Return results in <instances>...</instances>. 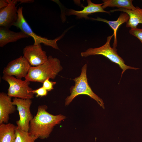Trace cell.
Segmentation results:
<instances>
[{
  "mask_svg": "<svg viewBox=\"0 0 142 142\" xmlns=\"http://www.w3.org/2000/svg\"><path fill=\"white\" fill-rule=\"evenodd\" d=\"M49 78L46 80L43 83V87L47 91H49L53 89V86L56 83L55 82L51 81Z\"/></svg>",
  "mask_w": 142,
  "mask_h": 142,
  "instance_id": "21",
  "label": "cell"
},
{
  "mask_svg": "<svg viewBox=\"0 0 142 142\" xmlns=\"http://www.w3.org/2000/svg\"><path fill=\"white\" fill-rule=\"evenodd\" d=\"M113 36V34L108 37L106 43L103 46L98 48H89L85 52H81V55L82 57H85L97 55H102L106 57L111 62L118 64L122 69L121 78L123 74L127 69L137 70L139 68L129 66L125 64L124 61L117 53V49L111 47L110 43Z\"/></svg>",
  "mask_w": 142,
  "mask_h": 142,
  "instance_id": "4",
  "label": "cell"
},
{
  "mask_svg": "<svg viewBox=\"0 0 142 142\" xmlns=\"http://www.w3.org/2000/svg\"><path fill=\"white\" fill-rule=\"evenodd\" d=\"M23 53V57L32 66H38L45 63L48 59L46 52L42 50L40 44L26 46Z\"/></svg>",
  "mask_w": 142,
  "mask_h": 142,
  "instance_id": "9",
  "label": "cell"
},
{
  "mask_svg": "<svg viewBox=\"0 0 142 142\" xmlns=\"http://www.w3.org/2000/svg\"><path fill=\"white\" fill-rule=\"evenodd\" d=\"M13 104L17 106L20 119L16 121L17 126L22 130L28 132L29 123L33 118L30 110L32 103L31 99H22L15 98Z\"/></svg>",
  "mask_w": 142,
  "mask_h": 142,
  "instance_id": "7",
  "label": "cell"
},
{
  "mask_svg": "<svg viewBox=\"0 0 142 142\" xmlns=\"http://www.w3.org/2000/svg\"><path fill=\"white\" fill-rule=\"evenodd\" d=\"M103 8L108 7H116L118 8H123L133 10L136 7H134L132 3V0H103Z\"/></svg>",
  "mask_w": 142,
  "mask_h": 142,
  "instance_id": "17",
  "label": "cell"
},
{
  "mask_svg": "<svg viewBox=\"0 0 142 142\" xmlns=\"http://www.w3.org/2000/svg\"><path fill=\"white\" fill-rule=\"evenodd\" d=\"M116 11L123 12L126 13L129 16V18L126 23V27L135 28H137L139 24H142V9L137 7L136 9L133 10L119 8L110 11L112 12Z\"/></svg>",
  "mask_w": 142,
  "mask_h": 142,
  "instance_id": "14",
  "label": "cell"
},
{
  "mask_svg": "<svg viewBox=\"0 0 142 142\" xmlns=\"http://www.w3.org/2000/svg\"><path fill=\"white\" fill-rule=\"evenodd\" d=\"M63 69L60 60L50 55L44 63L29 68L25 80L43 83L48 78L54 79Z\"/></svg>",
  "mask_w": 142,
  "mask_h": 142,
  "instance_id": "2",
  "label": "cell"
},
{
  "mask_svg": "<svg viewBox=\"0 0 142 142\" xmlns=\"http://www.w3.org/2000/svg\"><path fill=\"white\" fill-rule=\"evenodd\" d=\"M37 139V138L31 135L28 132L23 131L17 126L14 142H34Z\"/></svg>",
  "mask_w": 142,
  "mask_h": 142,
  "instance_id": "18",
  "label": "cell"
},
{
  "mask_svg": "<svg viewBox=\"0 0 142 142\" xmlns=\"http://www.w3.org/2000/svg\"><path fill=\"white\" fill-rule=\"evenodd\" d=\"M31 65L23 57L21 56L10 62L3 69V75L15 76L17 78L21 79L27 74Z\"/></svg>",
  "mask_w": 142,
  "mask_h": 142,
  "instance_id": "8",
  "label": "cell"
},
{
  "mask_svg": "<svg viewBox=\"0 0 142 142\" xmlns=\"http://www.w3.org/2000/svg\"><path fill=\"white\" fill-rule=\"evenodd\" d=\"M88 5L83 7V9L80 11L75 10L73 9H69L67 12V14L68 16L76 15L77 18H84L86 19H89L88 15L93 13L98 12H104L108 14L110 12L105 11L102 7L103 3L97 4L92 2L90 0H87Z\"/></svg>",
  "mask_w": 142,
  "mask_h": 142,
  "instance_id": "12",
  "label": "cell"
},
{
  "mask_svg": "<svg viewBox=\"0 0 142 142\" xmlns=\"http://www.w3.org/2000/svg\"><path fill=\"white\" fill-rule=\"evenodd\" d=\"M45 105H39L36 115L30 121L28 132L41 139L48 138L54 126L59 124L66 117L59 114L53 115L48 113Z\"/></svg>",
  "mask_w": 142,
  "mask_h": 142,
  "instance_id": "1",
  "label": "cell"
},
{
  "mask_svg": "<svg viewBox=\"0 0 142 142\" xmlns=\"http://www.w3.org/2000/svg\"><path fill=\"white\" fill-rule=\"evenodd\" d=\"M129 33L137 38L142 43V28H131Z\"/></svg>",
  "mask_w": 142,
  "mask_h": 142,
  "instance_id": "19",
  "label": "cell"
},
{
  "mask_svg": "<svg viewBox=\"0 0 142 142\" xmlns=\"http://www.w3.org/2000/svg\"><path fill=\"white\" fill-rule=\"evenodd\" d=\"M23 9L22 7H19L18 9V18L13 26L19 28L21 31L29 37H32L34 40V44L37 45L42 43L45 45L50 46L57 50H59L57 42L62 37L64 34L62 35L53 40H51L36 34L33 32L25 19L23 13Z\"/></svg>",
  "mask_w": 142,
  "mask_h": 142,
  "instance_id": "6",
  "label": "cell"
},
{
  "mask_svg": "<svg viewBox=\"0 0 142 142\" xmlns=\"http://www.w3.org/2000/svg\"><path fill=\"white\" fill-rule=\"evenodd\" d=\"M16 127L9 123L0 124V142H14Z\"/></svg>",
  "mask_w": 142,
  "mask_h": 142,
  "instance_id": "16",
  "label": "cell"
},
{
  "mask_svg": "<svg viewBox=\"0 0 142 142\" xmlns=\"http://www.w3.org/2000/svg\"><path fill=\"white\" fill-rule=\"evenodd\" d=\"M6 7L0 9V26L9 28L17 21L18 16L16 6L17 0H7Z\"/></svg>",
  "mask_w": 142,
  "mask_h": 142,
  "instance_id": "10",
  "label": "cell"
},
{
  "mask_svg": "<svg viewBox=\"0 0 142 142\" xmlns=\"http://www.w3.org/2000/svg\"><path fill=\"white\" fill-rule=\"evenodd\" d=\"M87 66L85 64L82 67L80 75L73 79L75 84L70 89V95L65 99V105H68L77 96L80 94L87 95L96 101L103 109L104 103L102 100L93 91L89 85L87 77Z\"/></svg>",
  "mask_w": 142,
  "mask_h": 142,
  "instance_id": "3",
  "label": "cell"
},
{
  "mask_svg": "<svg viewBox=\"0 0 142 142\" xmlns=\"http://www.w3.org/2000/svg\"><path fill=\"white\" fill-rule=\"evenodd\" d=\"M30 37L23 32H15L9 28L0 27V47H2L7 44L15 42L21 39Z\"/></svg>",
  "mask_w": 142,
  "mask_h": 142,
  "instance_id": "13",
  "label": "cell"
},
{
  "mask_svg": "<svg viewBox=\"0 0 142 142\" xmlns=\"http://www.w3.org/2000/svg\"><path fill=\"white\" fill-rule=\"evenodd\" d=\"M2 78L9 84L7 94L9 97L22 99H31L34 98L33 89L29 86L30 82L13 76L3 75Z\"/></svg>",
  "mask_w": 142,
  "mask_h": 142,
  "instance_id": "5",
  "label": "cell"
},
{
  "mask_svg": "<svg viewBox=\"0 0 142 142\" xmlns=\"http://www.w3.org/2000/svg\"><path fill=\"white\" fill-rule=\"evenodd\" d=\"M8 4L7 0H0V9L6 7Z\"/></svg>",
  "mask_w": 142,
  "mask_h": 142,
  "instance_id": "22",
  "label": "cell"
},
{
  "mask_svg": "<svg viewBox=\"0 0 142 142\" xmlns=\"http://www.w3.org/2000/svg\"><path fill=\"white\" fill-rule=\"evenodd\" d=\"M11 98L4 92L0 93V124L8 123L9 115L16 110Z\"/></svg>",
  "mask_w": 142,
  "mask_h": 142,
  "instance_id": "11",
  "label": "cell"
},
{
  "mask_svg": "<svg viewBox=\"0 0 142 142\" xmlns=\"http://www.w3.org/2000/svg\"><path fill=\"white\" fill-rule=\"evenodd\" d=\"M32 92L34 94H36V96L37 97L46 96L48 93V91L43 86L38 89L33 90Z\"/></svg>",
  "mask_w": 142,
  "mask_h": 142,
  "instance_id": "20",
  "label": "cell"
},
{
  "mask_svg": "<svg viewBox=\"0 0 142 142\" xmlns=\"http://www.w3.org/2000/svg\"><path fill=\"white\" fill-rule=\"evenodd\" d=\"M18 2H19V4L22 3H32L34 2L33 0H17Z\"/></svg>",
  "mask_w": 142,
  "mask_h": 142,
  "instance_id": "23",
  "label": "cell"
},
{
  "mask_svg": "<svg viewBox=\"0 0 142 142\" xmlns=\"http://www.w3.org/2000/svg\"><path fill=\"white\" fill-rule=\"evenodd\" d=\"M129 17L128 15L125 12L120 13L117 20L115 21H110L105 19L99 17L97 18H89V19L94 21H102L107 23L114 31L113 34L114 37V42L113 44V48H116L117 46V41L116 38L117 31L120 26L123 23H126L128 21Z\"/></svg>",
  "mask_w": 142,
  "mask_h": 142,
  "instance_id": "15",
  "label": "cell"
}]
</instances>
